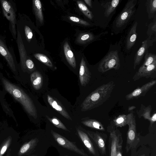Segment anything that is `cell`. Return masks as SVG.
I'll list each match as a JSON object with an SVG mask.
<instances>
[{
  "instance_id": "obj_1",
  "label": "cell",
  "mask_w": 156,
  "mask_h": 156,
  "mask_svg": "<svg viewBox=\"0 0 156 156\" xmlns=\"http://www.w3.org/2000/svg\"><path fill=\"white\" fill-rule=\"evenodd\" d=\"M115 84L113 81L97 88L85 99L81 105V110L85 111L99 107L110 97Z\"/></svg>"
},
{
  "instance_id": "obj_2",
  "label": "cell",
  "mask_w": 156,
  "mask_h": 156,
  "mask_svg": "<svg viewBox=\"0 0 156 156\" xmlns=\"http://www.w3.org/2000/svg\"><path fill=\"white\" fill-rule=\"evenodd\" d=\"M2 81L5 90L22 104L27 113L36 118L37 110L30 97L21 89L6 79L2 78Z\"/></svg>"
},
{
  "instance_id": "obj_3",
  "label": "cell",
  "mask_w": 156,
  "mask_h": 156,
  "mask_svg": "<svg viewBox=\"0 0 156 156\" xmlns=\"http://www.w3.org/2000/svg\"><path fill=\"white\" fill-rule=\"evenodd\" d=\"M120 67L119 58L117 51L109 52L100 62L98 70L104 73L111 69H119Z\"/></svg>"
},
{
  "instance_id": "obj_4",
  "label": "cell",
  "mask_w": 156,
  "mask_h": 156,
  "mask_svg": "<svg viewBox=\"0 0 156 156\" xmlns=\"http://www.w3.org/2000/svg\"><path fill=\"white\" fill-rule=\"evenodd\" d=\"M2 13L9 22L10 28L15 39H16L17 32L16 28V14L14 8L9 1L6 0H0Z\"/></svg>"
},
{
  "instance_id": "obj_5",
  "label": "cell",
  "mask_w": 156,
  "mask_h": 156,
  "mask_svg": "<svg viewBox=\"0 0 156 156\" xmlns=\"http://www.w3.org/2000/svg\"><path fill=\"white\" fill-rule=\"evenodd\" d=\"M136 3V0L128 1L116 19V27H122L128 22L135 11Z\"/></svg>"
},
{
  "instance_id": "obj_6",
  "label": "cell",
  "mask_w": 156,
  "mask_h": 156,
  "mask_svg": "<svg viewBox=\"0 0 156 156\" xmlns=\"http://www.w3.org/2000/svg\"><path fill=\"white\" fill-rule=\"evenodd\" d=\"M127 125L128 130L127 133V138L126 150L128 151L130 149L134 148L140 141L136 130V116L133 115Z\"/></svg>"
},
{
  "instance_id": "obj_7",
  "label": "cell",
  "mask_w": 156,
  "mask_h": 156,
  "mask_svg": "<svg viewBox=\"0 0 156 156\" xmlns=\"http://www.w3.org/2000/svg\"><path fill=\"white\" fill-rule=\"evenodd\" d=\"M51 133L55 141L62 147L82 156H88L82 149L78 148L74 142L69 141L63 136L52 130L51 131Z\"/></svg>"
},
{
  "instance_id": "obj_8",
  "label": "cell",
  "mask_w": 156,
  "mask_h": 156,
  "mask_svg": "<svg viewBox=\"0 0 156 156\" xmlns=\"http://www.w3.org/2000/svg\"><path fill=\"white\" fill-rule=\"evenodd\" d=\"M115 126L112 121L109 127L110 129V137L111 139L110 156H116L117 150L119 144L122 141L119 131L115 129Z\"/></svg>"
},
{
  "instance_id": "obj_9",
  "label": "cell",
  "mask_w": 156,
  "mask_h": 156,
  "mask_svg": "<svg viewBox=\"0 0 156 156\" xmlns=\"http://www.w3.org/2000/svg\"><path fill=\"white\" fill-rule=\"evenodd\" d=\"M156 84V80H153L144 84L140 87H138L133 91L125 96L127 100L137 99L144 96Z\"/></svg>"
},
{
  "instance_id": "obj_10",
  "label": "cell",
  "mask_w": 156,
  "mask_h": 156,
  "mask_svg": "<svg viewBox=\"0 0 156 156\" xmlns=\"http://www.w3.org/2000/svg\"><path fill=\"white\" fill-rule=\"evenodd\" d=\"M156 71V61L145 68L138 69L134 75L133 79L134 81H135L142 77L154 78V75H155Z\"/></svg>"
},
{
  "instance_id": "obj_11",
  "label": "cell",
  "mask_w": 156,
  "mask_h": 156,
  "mask_svg": "<svg viewBox=\"0 0 156 156\" xmlns=\"http://www.w3.org/2000/svg\"><path fill=\"white\" fill-rule=\"evenodd\" d=\"M0 54L5 58L11 69L16 70L15 59L7 47L5 41L0 38Z\"/></svg>"
},
{
  "instance_id": "obj_12",
  "label": "cell",
  "mask_w": 156,
  "mask_h": 156,
  "mask_svg": "<svg viewBox=\"0 0 156 156\" xmlns=\"http://www.w3.org/2000/svg\"><path fill=\"white\" fill-rule=\"evenodd\" d=\"M153 41L150 38L143 41L142 45L136 52L134 58L133 68L135 69L136 66L139 65L148 48L152 45Z\"/></svg>"
},
{
  "instance_id": "obj_13",
  "label": "cell",
  "mask_w": 156,
  "mask_h": 156,
  "mask_svg": "<svg viewBox=\"0 0 156 156\" xmlns=\"http://www.w3.org/2000/svg\"><path fill=\"white\" fill-rule=\"evenodd\" d=\"M152 107L149 105L147 107L141 105L140 109L137 111V114L139 118L143 117L144 119L148 120L151 126L155 123L156 121V113L155 112L152 115H151Z\"/></svg>"
},
{
  "instance_id": "obj_14",
  "label": "cell",
  "mask_w": 156,
  "mask_h": 156,
  "mask_svg": "<svg viewBox=\"0 0 156 156\" xmlns=\"http://www.w3.org/2000/svg\"><path fill=\"white\" fill-rule=\"evenodd\" d=\"M91 78V73L83 58L80 65L79 78L81 85L85 87L89 83Z\"/></svg>"
},
{
  "instance_id": "obj_15",
  "label": "cell",
  "mask_w": 156,
  "mask_h": 156,
  "mask_svg": "<svg viewBox=\"0 0 156 156\" xmlns=\"http://www.w3.org/2000/svg\"><path fill=\"white\" fill-rule=\"evenodd\" d=\"M86 132L96 144L101 152L103 154H105L106 152L105 141L100 133L89 130L87 131Z\"/></svg>"
},
{
  "instance_id": "obj_16",
  "label": "cell",
  "mask_w": 156,
  "mask_h": 156,
  "mask_svg": "<svg viewBox=\"0 0 156 156\" xmlns=\"http://www.w3.org/2000/svg\"><path fill=\"white\" fill-rule=\"evenodd\" d=\"M77 132L79 137L89 152L94 156H96L95 150L87 134L79 129H77Z\"/></svg>"
},
{
  "instance_id": "obj_17",
  "label": "cell",
  "mask_w": 156,
  "mask_h": 156,
  "mask_svg": "<svg viewBox=\"0 0 156 156\" xmlns=\"http://www.w3.org/2000/svg\"><path fill=\"white\" fill-rule=\"evenodd\" d=\"M47 99L49 104L52 108L66 119L72 120L68 113L57 101L48 95H47Z\"/></svg>"
},
{
  "instance_id": "obj_18",
  "label": "cell",
  "mask_w": 156,
  "mask_h": 156,
  "mask_svg": "<svg viewBox=\"0 0 156 156\" xmlns=\"http://www.w3.org/2000/svg\"><path fill=\"white\" fill-rule=\"evenodd\" d=\"M137 24V22H136L128 33L126 43V48L127 50L130 49L135 43L137 37L136 28Z\"/></svg>"
},
{
  "instance_id": "obj_19",
  "label": "cell",
  "mask_w": 156,
  "mask_h": 156,
  "mask_svg": "<svg viewBox=\"0 0 156 156\" xmlns=\"http://www.w3.org/2000/svg\"><path fill=\"white\" fill-rule=\"evenodd\" d=\"M17 43L19 53L20 62L22 67L24 69L26 67V53L23 42L20 33L18 30L17 32Z\"/></svg>"
},
{
  "instance_id": "obj_20",
  "label": "cell",
  "mask_w": 156,
  "mask_h": 156,
  "mask_svg": "<svg viewBox=\"0 0 156 156\" xmlns=\"http://www.w3.org/2000/svg\"><path fill=\"white\" fill-rule=\"evenodd\" d=\"M134 115L132 111L127 115H121L115 118L112 121L114 125L117 127H122L127 125L129 121Z\"/></svg>"
},
{
  "instance_id": "obj_21",
  "label": "cell",
  "mask_w": 156,
  "mask_h": 156,
  "mask_svg": "<svg viewBox=\"0 0 156 156\" xmlns=\"http://www.w3.org/2000/svg\"><path fill=\"white\" fill-rule=\"evenodd\" d=\"M63 48L64 54L67 62L73 68H75L76 64L75 58L67 42L64 43Z\"/></svg>"
},
{
  "instance_id": "obj_22",
  "label": "cell",
  "mask_w": 156,
  "mask_h": 156,
  "mask_svg": "<svg viewBox=\"0 0 156 156\" xmlns=\"http://www.w3.org/2000/svg\"><path fill=\"white\" fill-rule=\"evenodd\" d=\"M30 78L32 85L35 89L38 90L41 88L43 83V79L39 72L33 73L31 75Z\"/></svg>"
},
{
  "instance_id": "obj_23",
  "label": "cell",
  "mask_w": 156,
  "mask_h": 156,
  "mask_svg": "<svg viewBox=\"0 0 156 156\" xmlns=\"http://www.w3.org/2000/svg\"><path fill=\"white\" fill-rule=\"evenodd\" d=\"M82 123L87 127L101 131H104L105 129L102 123L96 119H89L83 121Z\"/></svg>"
},
{
  "instance_id": "obj_24",
  "label": "cell",
  "mask_w": 156,
  "mask_h": 156,
  "mask_svg": "<svg viewBox=\"0 0 156 156\" xmlns=\"http://www.w3.org/2000/svg\"><path fill=\"white\" fill-rule=\"evenodd\" d=\"M119 0H113L107 2L105 5V15L108 17L113 12L119 4Z\"/></svg>"
},
{
  "instance_id": "obj_25",
  "label": "cell",
  "mask_w": 156,
  "mask_h": 156,
  "mask_svg": "<svg viewBox=\"0 0 156 156\" xmlns=\"http://www.w3.org/2000/svg\"><path fill=\"white\" fill-rule=\"evenodd\" d=\"M146 9L149 19L153 18L156 12V0H147Z\"/></svg>"
},
{
  "instance_id": "obj_26",
  "label": "cell",
  "mask_w": 156,
  "mask_h": 156,
  "mask_svg": "<svg viewBox=\"0 0 156 156\" xmlns=\"http://www.w3.org/2000/svg\"><path fill=\"white\" fill-rule=\"evenodd\" d=\"M144 58V62L139 69H141L145 68L156 61V55L155 54L149 53L148 51L147 50L145 54Z\"/></svg>"
},
{
  "instance_id": "obj_27",
  "label": "cell",
  "mask_w": 156,
  "mask_h": 156,
  "mask_svg": "<svg viewBox=\"0 0 156 156\" xmlns=\"http://www.w3.org/2000/svg\"><path fill=\"white\" fill-rule=\"evenodd\" d=\"M37 142V139H34L31 140L27 143L24 144L20 148L18 152V155L20 156L26 153L35 146Z\"/></svg>"
},
{
  "instance_id": "obj_28",
  "label": "cell",
  "mask_w": 156,
  "mask_h": 156,
  "mask_svg": "<svg viewBox=\"0 0 156 156\" xmlns=\"http://www.w3.org/2000/svg\"><path fill=\"white\" fill-rule=\"evenodd\" d=\"M33 6L35 15L39 20L42 22L43 21V16L42 11L41 4L39 0L33 1Z\"/></svg>"
},
{
  "instance_id": "obj_29",
  "label": "cell",
  "mask_w": 156,
  "mask_h": 156,
  "mask_svg": "<svg viewBox=\"0 0 156 156\" xmlns=\"http://www.w3.org/2000/svg\"><path fill=\"white\" fill-rule=\"evenodd\" d=\"M77 3L79 9L84 15L89 19L92 20L93 17V15L85 5L80 1H78Z\"/></svg>"
},
{
  "instance_id": "obj_30",
  "label": "cell",
  "mask_w": 156,
  "mask_h": 156,
  "mask_svg": "<svg viewBox=\"0 0 156 156\" xmlns=\"http://www.w3.org/2000/svg\"><path fill=\"white\" fill-rule=\"evenodd\" d=\"M12 140L11 136H9L0 147V156H2L9 147Z\"/></svg>"
},
{
  "instance_id": "obj_31",
  "label": "cell",
  "mask_w": 156,
  "mask_h": 156,
  "mask_svg": "<svg viewBox=\"0 0 156 156\" xmlns=\"http://www.w3.org/2000/svg\"><path fill=\"white\" fill-rule=\"evenodd\" d=\"M48 119L57 127L64 130L69 131V130L61 121L56 118H50L46 116Z\"/></svg>"
},
{
  "instance_id": "obj_32",
  "label": "cell",
  "mask_w": 156,
  "mask_h": 156,
  "mask_svg": "<svg viewBox=\"0 0 156 156\" xmlns=\"http://www.w3.org/2000/svg\"><path fill=\"white\" fill-rule=\"evenodd\" d=\"M34 56L39 60L49 67H52V63L49 59L46 56L40 54H36L34 55Z\"/></svg>"
},
{
  "instance_id": "obj_33",
  "label": "cell",
  "mask_w": 156,
  "mask_h": 156,
  "mask_svg": "<svg viewBox=\"0 0 156 156\" xmlns=\"http://www.w3.org/2000/svg\"><path fill=\"white\" fill-rule=\"evenodd\" d=\"M154 18L153 22L151 23L148 26L147 34H152L155 33L156 32V15L154 16Z\"/></svg>"
},
{
  "instance_id": "obj_34",
  "label": "cell",
  "mask_w": 156,
  "mask_h": 156,
  "mask_svg": "<svg viewBox=\"0 0 156 156\" xmlns=\"http://www.w3.org/2000/svg\"><path fill=\"white\" fill-rule=\"evenodd\" d=\"M24 30L26 38L28 41H30L33 36V33L30 28L28 26H25Z\"/></svg>"
},
{
  "instance_id": "obj_35",
  "label": "cell",
  "mask_w": 156,
  "mask_h": 156,
  "mask_svg": "<svg viewBox=\"0 0 156 156\" xmlns=\"http://www.w3.org/2000/svg\"><path fill=\"white\" fill-rule=\"evenodd\" d=\"M69 18L71 21L74 22H77L81 24L86 26L89 25H90V24L87 22L82 20L76 17L70 16L69 17Z\"/></svg>"
},
{
  "instance_id": "obj_36",
  "label": "cell",
  "mask_w": 156,
  "mask_h": 156,
  "mask_svg": "<svg viewBox=\"0 0 156 156\" xmlns=\"http://www.w3.org/2000/svg\"><path fill=\"white\" fill-rule=\"evenodd\" d=\"M26 66L29 69H32L34 67V64L33 61L30 59H27L25 63Z\"/></svg>"
},
{
  "instance_id": "obj_37",
  "label": "cell",
  "mask_w": 156,
  "mask_h": 156,
  "mask_svg": "<svg viewBox=\"0 0 156 156\" xmlns=\"http://www.w3.org/2000/svg\"><path fill=\"white\" fill-rule=\"evenodd\" d=\"M122 141L118 145L117 150L116 156H122Z\"/></svg>"
},
{
  "instance_id": "obj_38",
  "label": "cell",
  "mask_w": 156,
  "mask_h": 156,
  "mask_svg": "<svg viewBox=\"0 0 156 156\" xmlns=\"http://www.w3.org/2000/svg\"><path fill=\"white\" fill-rule=\"evenodd\" d=\"M84 1L88 6L91 8H92V3L91 0H84Z\"/></svg>"
},
{
  "instance_id": "obj_39",
  "label": "cell",
  "mask_w": 156,
  "mask_h": 156,
  "mask_svg": "<svg viewBox=\"0 0 156 156\" xmlns=\"http://www.w3.org/2000/svg\"><path fill=\"white\" fill-rule=\"evenodd\" d=\"M136 108V107L133 106H129L128 108V111L129 112L133 111V110Z\"/></svg>"
},
{
  "instance_id": "obj_40",
  "label": "cell",
  "mask_w": 156,
  "mask_h": 156,
  "mask_svg": "<svg viewBox=\"0 0 156 156\" xmlns=\"http://www.w3.org/2000/svg\"><path fill=\"white\" fill-rule=\"evenodd\" d=\"M10 150H9L8 151V153L6 154L5 156H10Z\"/></svg>"
},
{
  "instance_id": "obj_41",
  "label": "cell",
  "mask_w": 156,
  "mask_h": 156,
  "mask_svg": "<svg viewBox=\"0 0 156 156\" xmlns=\"http://www.w3.org/2000/svg\"><path fill=\"white\" fill-rule=\"evenodd\" d=\"M65 156H69L67 155H66Z\"/></svg>"
},
{
  "instance_id": "obj_42",
  "label": "cell",
  "mask_w": 156,
  "mask_h": 156,
  "mask_svg": "<svg viewBox=\"0 0 156 156\" xmlns=\"http://www.w3.org/2000/svg\"></svg>"
}]
</instances>
